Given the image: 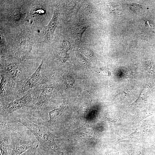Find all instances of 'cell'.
Masks as SVG:
<instances>
[{"instance_id": "obj_1", "label": "cell", "mask_w": 155, "mask_h": 155, "mask_svg": "<svg viewBox=\"0 0 155 155\" xmlns=\"http://www.w3.org/2000/svg\"><path fill=\"white\" fill-rule=\"evenodd\" d=\"M18 121L34 135L44 149L56 152L60 151L61 148L55 141V138L59 137L51 133L47 127L37 125L25 118H20Z\"/></svg>"}, {"instance_id": "obj_2", "label": "cell", "mask_w": 155, "mask_h": 155, "mask_svg": "<svg viewBox=\"0 0 155 155\" xmlns=\"http://www.w3.org/2000/svg\"><path fill=\"white\" fill-rule=\"evenodd\" d=\"M43 84L32 88L23 96L5 105L0 106V116H6L24 107L32 108L38 101Z\"/></svg>"}, {"instance_id": "obj_3", "label": "cell", "mask_w": 155, "mask_h": 155, "mask_svg": "<svg viewBox=\"0 0 155 155\" xmlns=\"http://www.w3.org/2000/svg\"><path fill=\"white\" fill-rule=\"evenodd\" d=\"M44 62L42 59L36 70L31 75L20 83L16 84L15 96L16 98L23 96L31 89L46 84L49 80L46 76L42 77L41 74L42 67Z\"/></svg>"}, {"instance_id": "obj_4", "label": "cell", "mask_w": 155, "mask_h": 155, "mask_svg": "<svg viewBox=\"0 0 155 155\" xmlns=\"http://www.w3.org/2000/svg\"><path fill=\"white\" fill-rule=\"evenodd\" d=\"M0 106L6 104L16 99V84L9 73L0 69Z\"/></svg>"}, {"instance_id": "obj_5", "label": "cell", "mask_w": 155, "mask_h": 155, "mask_svg": "<svg viewBox=\"0 0 155 155\" xmlns=\"http://www.w3.org/2000/svg\"><path fill=\"white\" fill-rule=\"evenodd\" d=\"M20 62L15 59L5 60L4 64L0 66V69H5L9 73L16 84L22 82L30 74L28 70Z\"/></svg>"}, {"instance_id": "obj_6", "label": "cell", "mask_w": 155, "mask_h": 155, "mask_svg": "<svg viewBox=\"0 0 155 155\" xmlns=\"http://www.w3.org/2000/svg\"><path fill=\"white\" fill-rule=\"evenodd\" d=\"M17 45L12 49L11 55L12 57L20 61L25 67L24 63L30 57L32 48L31 41L28 38L23 37L19 40Z\"/></svg>"}, {"instance_id": "obj_7", "label": "cell", "mask_w": 155, "mask_h": 155, "mask_svg": "<svg viewBox=\"0 0 155 155\" xmlns=\"http://www.w3.org/2000/svg\"><path fill=\"white\" fill-rule=\"evenodd\" d=\"M53 89V85L48 82L43 84V89L38 100L31 109L33 113L40 116L45 112L50 101Z\"/></svg>"}, {"instance_id": "obj_8", "label": "cell", "mask_w": 155, "mask_h": 155, "mask_svg": "<svg viewBox=\"0 0 155 155\" xmlns=\"http://www.w3.org/2000/svg\"><path fill=\"white\" fill-rule=\"evenodd\" d=\"M11 133L12 148L11 155H20L36 144L30 140L21 139L16 134Z\"/></svg>"}, {"instance_id": "obj_9", "label": "cell", "mask_w": 155, "mask_h": 155, "mask_svg": "<svg viewBox=\"0 0 155 155\" xmlns=\"http://www.w3.org/2000/svg\"><path fill=\"white\" fill-rule=\"evenodd\" d=\"M0 151L2 155H11L12 148L11 133L0 129Z\"/></svg>"}, {"instance_id": "obj_10", "label": "cell", "mask_w": 155, "mask_h": 155, "mask_svg": "<svg viewBox=\"0 0 155 155\" xmlns=\"http://www.w3.org/2000/svg\"><path fill=\"white\" fill-rule=\"evenodd\" d=\"M59 10L55 9L52 18L44 29L43 35L45 40L50 42L52 40L54 33L57 25L59 16Z\"/></svg>"}, {"instance_id": "obj_11", "label": "cell", "mask_w": 155, "mask_h": 155, "mask_svg": "<svg viewBox=\"0 0 155 155\" xmlns=\"http://www.w3.org/2000/svg\"><path fill=\"white\" fill-rule=\"evenodd\" d=\"M0 128H5L12 130L18 133L24 139L27 140L24 126L17 124H10L6 122L0 120Z\"/></svg>"}, {"instance_id": "obj_12", "label": "cell", "mask_w": 155, "mask_h": 155, "mask_svg": "<svg viewBox=\"0 0 155 155\" xmlns=\"http://www.w3.org/2000/svg\"><path fill=\"white\" fill-rule=\"evenodd\" d=\"M65 107V101L64 100L63 104L59 108L50 111L49 112V119L46 122L47 125H49L59 119L62 115Z\"/></svg>"}, {"instance_id": "obj_13", "label": "cell", "mask_w": 155, "mask_h": 155, "mask_svg": "<svg viewBox=\"0 0 155 155\" xmlns=\"http://www.w3.org/2000/svg\"><path fill=\"white\" fill-rule=\"evenodd\" d=\"M89 26L88 24H84L77 25L73 28L72 34L78 41H80L81 40L84 33Z\"/></svg>"}, {"instance_id": "obj_14", "label": "cell", "mask_w": 155, "mask_h": 155, "mask_svg": "<svg viewBox=\"0 0 155 155\" xmlns=\"http://www.w3.org/2000/svg\"><path fill=\"white\" fill-rule=\"evenodd\" d=\"M44 10L43 9L39 7L36 6L33 7L31 10L30 15V18H36L44 14Z\"/></svg>"}, {"instance_id": "obj_15", "label": "cell", "mask_w": 155, "mask_h": 155, "mask_svg": "<svg viewBox=\"0 0 155 155\" xmlns=\"http://www.w3.org/2000/svg\"><path fill=\"white\" fill-rule=\"evenodd\" d=\"M21 15L20 9L19 8H15L10 12L9 16L13 20L17 21L21 18Z\"/></svg>"}, {"instance_id": "obj_16", "label": "cell", "mask_w": 155, "mask_h": 155, "mask_svg": "<svg viewBox=\"0 0 155 155\" xmlns=\"http://www.w3.org/2000/svg\"><path fill=\"white\" fill-rule=\"evenodd\" d=\"M145 69L150 73H152L153 71V65L152 62L150 61H147L145 62L144 64Z\"/></svg>"}, {"instance_id": "obj_17", "label": "cell", "mask_w": 155, "mask_h": 155, "mask_svg": "<svg viewBox=\"0 0 155 155\" xmlns=\"http://www.w3.org/2000/svg\"><path fill=\"white\" fill-rule=\"evenodd\" d=\"M67 55L66 53L64 51L60 52L58 54V58L61 62H64L66 60Z\"/></svg>"}, {"instance_id": "obj_18", "label": "cell", "mask_w": 155, "mask_h": 155, "mask_svg": "<svg viewBox=\"0 0 155 155\" xmlns=\"http://www.w3.org/2000/svg\"><path fill=\"white\" fill-rule=\"evenodd\" d=\"M38 146V144L36 143L27 150L26 155H36V150Z\"/></svg>"}, {"instance_id": "obj_19", "label": "cell", "mask_w": 155, "mask_h": 155, "mask_svg": "<svg viewBox=\"0 0 155 155\" xmlns=\"http://www.w3.org/2000/svg\"><path fill=\"white\" fill-rule=\"evenodd\" d=\"M80 50L82 53L87 57H91L92 55L91 51L87 48H81Z\"/></svg>"}, {"instance_id": "obj_20", "label": "cell", "mask_w": 155, "mask_h": 155, "mask_svg": "<svg viewBox=\"0 0 155 155\" xmlns=\"http://www.w3.org/2000/svg\"><path fill=\"white\" fill-rule=\"evenodd\" d=\"M0 44L1 47H6L7 46V43L5 40L4 34L2 29H0Z\"/></svg>"}, {"instance_id": "obj_21", "label": "cell", "mask_w": 155, "mask_h": 155, "mask_svg": "<svg viewBox=\"0 0 155 155\" xmlns=\"http://www.w3.org/2000/svg\"><path fill=\"white\" fill-rule=\"evenodd\" d=\"M62 46L63 50L64 51H66L70 49L71 44L68 41L64 40L62 42Z\"/></svg>"}, {"instance_id": "obj_22", "label": "cell", "mask_w": 155, "mask_h": 155, "mask_svg": "<svg viewBox=\"0 0 155 155\" xmlns=\"http://www.w3.org/2000/svg\"><path fill=\"white\" fill-rule=\"evenodd\" d=\"M146 26L149 29L152 31L154 30L155 26L151 20L149 19L146 20Z\"/></svg>"}, {"instance_id": "obj_23", "label": "cell", "mask_w": 155, "mask_h": 155, "mask_svg": "<svg viewBox=\"0 0 155 155\" xmlns=\"http://www.w3.org/2000/svg\"><path fill=\"white\" fill-rule=\"evenodd\" d=\"M75 6V3L74 1H71L70 2L67 7V10L68 12H70L72 11Z\"/></svg>"}, {"instance_id": "obj_24", "label": "cell", "mask_w": 155, "mask_h": 155, "mask_svg": "<svg viewBox=\"0 0 155 155\" xmlns=\"http://www.w3.org/2000/svg\"><path fill=\"white\" fill-rule=\"evenodd\" d=\"M129 7L131 8V9L134 11H137L140 8V6L135 4H129L128 5Z\"/></svg>"}, {"instance_id": "obj_25", "label": "cell", "mask_w": 155, "mask_h": 155, "mask_svg": "<svg viewBox=\"0 0 155 155\" xmlns=\"http://www.w3.org/2000/svg\"><path fill=\"white\" fill-rule=\"evenodd\" d=\"M62 155H69L67 153L65 152H61Z\"/></svg>"}]
</instances>
